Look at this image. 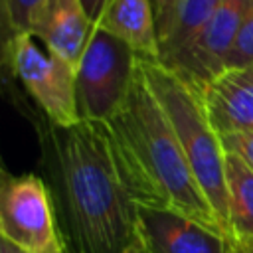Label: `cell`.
I'll use <instances>...</instances> for the list:
<instances>
[{
    "instance_id": "obj_1",
    "label": "cell",
    "mask_w": 253,
    "mask_h": 253,
    "mask_svg": "<svg viewBox=\"0 0 253 253\" xmlns=\"http://www.w3.org/2000/svg\"><path fill=\"white\" fill-rule=\"evenodd\" d=\"M59 239L67 253H123L136 235V204L117 166L105 121L38 125Z\"/></svg>"
},
{
    "instance_id": "obj_2",
    "label": "cell",
    "mask_w": 253,
    "mask_h": 253,
    "mask_svg": "<svg viewBox=\"0 0 253 253\" xmlns=\"http://www.w3.org/2000/svg\"><path fill=\"white\" fill-rule=\"evenodd\" d=\"M105 123L117 166L136 208L174 210L229 237L138 65L126 99Z\"/></svg>"
},
{
    "instance_id": "obj_3",
    "label": "cell",
    "mask_w": 253,
    "mask_h": 253,
    "mask_svg": "<svg viewBox=\"0 0 253 253\" xmlns=\"http://www.w3.org/2000/svg\"><path fill=\"white\" fill-rule=\"evenodd\" d=\"M138 69L172 125L178 142L192 166V172L225 225L227 223V186H225V148L221 136L210 123L200 93L180 75L156 59L138 57Z\"/></svg>"
},
{
    "instance_id": "obj_4",
    "label": "cell",
    "mask_w": 253,
    "mask_h": 253,
    "mask_svg": "<svg viewBox=\"0 0 253 253\" xmlns=\"http://www.w3.org/2000/svg\"><path fill=\"white\" fill-rule=\"evenodd\" d=\"M138 55L123 40L95 26L75 71L77 109L83 121H107L126 99Z\"/></svg>"
},
{
    "instance_id": "obj_5",
    "label": "cell",
    "mask_w": 253,
    "mask_h": 253,
    "mask_svg": "<svg viewBox=\"0 0 253 253\" xmlns=\"http://www.w3.org/2000/svg\"><path fill=\"white\" fill-rule=\"evenodd\" d=\"M6 59L16 79L49 123L73 126L83 121L77 109L75 69L43 49L32 34L10 36Z\"/></svg>"
},
{
    "instance_id": "obj_6",
    "label": "cell",
    "mask_w": 253,
    "mask_h": 253,
    "mask_svg": "<svg viewBox=\"0 0 253 253\" xmlns=\"http://www.w3.org/2000/svg\"><path fill=\"white\" fill-rule=\"evenodd\" d=\"M0 235L28 253L43 251L59 235L51 196L40 176L4 178L0 190Z\"/></svg>"
},
{
    "instance_id": "obj_7",
    "label": "cell",
    "mask_w": 253,
    "mask_h": 253,
    "mask_svg": "<svg viewBox=\"0 0 253 253\" xmlns=\"http://www.w3.org/2000/svg\"><path fill=\"white\" fill-rule=\"evenodd\" d=\"M249 4L251 0H223L200 36L164 65L200 93L210 79L225 69Z\"/></svg>"
},
{
    "instance_id": "obj_8",
    "label": "cell",
    "mask_w": 253,
    "mask_h": 253,
    "mask_svg": "<svg viewBox=\"0 0 253 253\" xmlns=\"http://www.w3.org/2000/svg\"><path fill=\"white\" fill-rule=\"evenodd\" d=\"M136 235L144 253H227L233 241L166 208H138Z\"/></svg>"
},
{
    "instance_id": "obj_9",
    "label": "cell",
    "mask_w": 253,
    "mask_h": 253,
    "mask_svg": "<svg viewBox=\"0 0 253 253\" xmlns=\"http://www.w3.org/2000/svg\"><path fill=\"white\" fill-rule=\"evenodd\" d=\"M200 97L219 136L253 132V65L225 67L202 87Z\"/></svg>"
},
{
    "instance_id": "obj_10",
    "label": "cell",
    "mask_w": 253,
    "mask_h": 253,
    "mask_svg": "<svg viewBox=\"0 0 253 253\" xmlns=\"http://www.w3.org/2000/svg\"><path fill=\"white\" fill-rule=\"evenodd\" d=\"M93 28L81 0H45L30 34L77 71Z\"/></svg>"
},
{
    "instance_id": "obj_11",
    "label": "cell",
    "mask_w": 253,
    "mask_h": 253,
    "mask_svg": "<svg viewBox=\"0 0 253 253\" xmlns=\"http://www.w3.org/2000/svg\"><path fill=\"white\" fill-rule=\"evenodd\" d=\"M95 26L123 40L138 57L158 61V30L150 0H111Z\"/></svg>"
},
{
    "instance_id": "obj_12",
    "label": "cell",
    "mask_w": 253,
    "mask_h": 253,
    "mask_svg": "<svg viewBox=\"0 0 253 253\" xmlns=\"http://www.w3.org/2000/svg\"><path fill=\"white\" fill-rule=\"evenodd\" d=\"M225 186L231 239L253 241V170L229 152L225 156Z\"/></svg>"
},
{
    "instance_id": "obj_13",
    "label": "cell",
    "mask_w": 253,
    "mask_h": 253,
    "mask_svg": "<svg viewBox=\"0 0 253 253\" xmlns=\"http://www.w3.org/2000/svg\"><path fill=\"white\" fill-rule=\"evenodd\" d=\"M221 2L223 0H182L170 26L158 38V61L168 63L176 55H180L200 36V32L221 6Z\"/></svg>"
},
{
    "instance_id": "obj_14",
    "label": "cell",
    "mask_w": 253,
    "mask_h": 253,
    "mask_svg": "<svg viewBox=\"0 0 253 253\" xmlns=\"http://www.w3.org/2000/svg\"><path fill=\"white\" fill-rule=\"evenodd\" d=\"M8 28L14 34H30L45 0H2Z\"/></svg>"
},
{
    "instance_id": "obj_15",
    "label": "cell",
    "mask_w": 253,
    "mask_h": 253,
    "mask_svg": "<svg viewBox=\"0 0 253 253\" xmlns=\"http://www.w3.org/2000/svg\"><path fill=\"white\" fill-rule=\"evenodd\" d=\"M247 65H253V0L241 22V28L237 32L225 67H247Z\"/></svg>"
},
{
    "instance_id": "obj_16",
    "label": "cell",
    "mask_w": 253,
    "mask_h": 253,
    "mask_svg": "<svg viewBox=\"0 0 253 253\" xmlns=\"http://www.w3.org/2000/svg\"><path fill=\"white\" fill-rule=\"evenodd\" d=\"M221 142H223L225 152L239 156L253 170V132L227 134V136H221Z\"/></svg>"
},
{
    "instance_id": "obj_17",
    "label": "cell",
    "mask_w": 253,
    "mask_h": 253,
    "mask_svg": "<svg viewBox=\"0 0 253 253\" xmlns=\"http://www.w3.org/2000/svg\"><path fill=\"white\" fill-rule=\"evenodd\" d=\"M152 8H154V18H156V30H158V38L166 32V28L170 26L178 6L182 4V0H150Z\"/></svg>"
},
{
    "instance_id": "obj_18",
    "label": "cell",
    "mask_w": 253,
    "mask_h": 253,
    "mask_svg": "<svg viewBox=\"0 0 253 253\" xmlns=\"http://www.w3.org/2000/svg\"><path fill=\"white\" fill-rule=\"evenodd\" d=\"M109 2H111V0H81L83 8H85V12H87V16L91 18L93 24L99 22V18H101V14L105 12V8H107Z\"/></svg>"
},
{
    "instance_id": "obj_19",
    "label": "cell",
    "mask_w": 253,
    "mask_h": 253,
    "mask_svg": "<svg viewBox=\"0 0 253 253\" xmlns=\"http://www.w3.org/2000/svg\"><path fill=\"white\" fill-rule=\"evenodd\" d=\"M227 253H253V241H231Z\"/></svg>"
},
{
    "instance_id": "obj_20",
    "label": "cell",
    "mask_w": 253,
    "mask_h": 253,
    "mask_svg": "<svg viewBox=\"0 0 253 253\" xmlns=\"http://www.w3.org/2000/svg\"><path fill=\"white\" fill-rule=\"evenodd\" d=\"M0 253H28V251L22 249V247H18V245L12 243V241L0 237Z\"/></svg>"
},
{
    "instance_id": "obj_21",
    "label": "cell",
    "mask_w": 253,
    "mask_h": 253,
    "mask_svg": "<svg viewBox=\"0 0 253 253\" xmlns=\"http://www.w3.org/2000/svg\"><path fill=\"white\" fill-rule=\"evenodd\" d=\"M40 253H65V247H63V243H61V239H59V235L43 249V251H40Z\"/></svg>"
},
{
    "instance_id": "obj_22",
    "label": "cell",
    "mask_w": 253,
    "mask_h": 253,
    "mask_svg": "<svg viewBox=\"0 0 253 253\" xmlns=\"http://www.w3.org/2000/svg\"><path fill=\"white\" fill-rule=\"evenodd\" d=\"M123 253H144V247H142V243L136 239V241H134V243H130Z\"/></svg>"
}]
</instances>
